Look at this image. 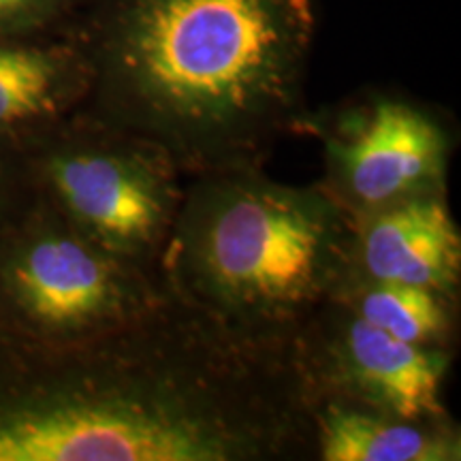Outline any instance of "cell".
<instances>
[{
    "label": "cell",
    "instance_id": "5",
    "mask_svg": "<svg viewBox=\"0 0 461 461\" xmlns=\"http://www.w3.org/2000/svg\"><path fill=\"white\" fill-rule=\"evenodd\" d=\"M167 295L160 269L103 250L32 190L0 221V342H86Z\"/></svg>",
    "mask_w": 461,
    "mask_h": 461
},
{
    "label": "cell",
    "instance_id": "1",
    "mask_svg": "<svg viewBox=\"0 0 461 461\" xmlns=\"http://www.w3.org/2000/svg\"><path fill=\"white\" fill-rule=\"evenodd\" d=\"M314 397L293 342L167 295L67 346L0 342V461H305Z\"/></svg>",
    "mask_w": 461,
    "mask_h": 461
},
{
    "label": "cell",
    "instance_id": "3",
    "mask_svg": "<svg viewBox=\"0 0 461 461\" xmlns=\"http://www.w3.org/2000/svg\"><path fill=\"white\" fill-rule=\"evenodd\" d=\"M355 233L322 184L222 167L186 177L158 267L173 297L229 331L288 344L348 280Z\"/></svg>",
    "mask_w": 461,
    "mask_h": 461
},
{
    "label": "cell",
    "instance_id": "10",
    "mask_svg": "<svg viewBox=\"0 0 461 461\" xmlns=\"http://www.w3.org/2000/svg\"><path fill=\"white\" fill-rule=\"evenodd\" d=\"M314 453L319 461H459L461 436L451 417L414 420L319 402Z\"/></svg>",
    "mask_w": 461,
    "mask_h": 461
},
{
    "label": "cell",
    "instance_id": "6",
    "mask_svg": "<svg viewBox=\"0 0 461 461\" xmlns=\"http://www.w3.org/2000/svg\"><path fill=\"white\" fill-rule=\"evenodd\" d=\"M293 350L314 406L338 402L414 420L448 417L442 384L451 353L402 342L338 297L303 322Z\"/></svg>",
    "mask_w": 461,
    "mask_h": 461
},
{
    "label": "cell",
    "instance_id": "4",
    "mask_svg": "<svg viewBox=\"0 0 461 461\" xmlns=\"http://www.w3.org/2000/svg\"><path fill=\"white\" fill-rule=\"evenodd\" d=\"M28 188L112 255L160 269L186 176L165 149L90 113L14 140Z\"/></svg>",
    "mask_w": 461,
    "mask_h": 461
},
{
    "label": "cell",
    "instance_id": "7",
    "mask_svg": "<svg viewBox=\"0 0 461 461\" xmlns=\"http://www.w3.org/2000/svg\"><path fill=\"white\" fill-rule=\"evenodd\" d=\"M325 180L355 221L406 199L447 194L451 140L412 103L376 96L321 126Z\"/></svg>",
    "mask_w": 461,
    "mask_h": 461
},
{
    "label": "cell",
    "instance_id": "2",
    "mask_svg": "<svg viewBox=\"0 0 461 461\" xmlns=\"http://www.w3.org/2000/svg\"><path fill=\"white\" fill-rule=\"evenodd\" d=\"M312 0H84L67 32L88 67L82 112L165 149L184 176L261 165L310 129Z\"/></svg>",
    "mask_w": 461,
    "mask_h": 461
},
{
    "label": "cell",
    "instance_id": "13",
    "mask_svg": "<svg viewBox=\"0 0 461 461\" xmlns=\"http://www.w3.org/2000/svg\"><path fill=\"white\" fill-rule=\"evenodd\" d=\"M28 193L31 188L26 184L24 171H22L15 143L11 140H0V221L11 210H15Z\"/></svg>",
    "mask_w": 461,
    "mask_h": 461
},
{
    "label": "cell",
    "instance_id": "11",
    "mask_svg": "<svg viewBox=\"0 0 461 461\" xmlns=\"http://www.w3.org/2000/svg\"><path fill=\"white\" fill-rule=\"evenodd\" d=\"M333 297L402 342L451 353L457 299L429 288L366 280L355 274L348 276Z\"/></svg>",
    "mask_w": 461,
    "mask_h": 461
},
{
    "label": "cell",
    "instance_id": "8",
    "mask_svg": "<svg viewBox=\"0 0 461 461\" xmlns=\"http://www.w3.org/2000/svg\"><path fill=\"white\" fill-rule=\"evenodd\" d=\"M350 274L457 299L461 235L447 194L406 199L359 218Z\"/></svg>",
    "mask_w": 461,
    "mask_h": 461
},
{
    "label": "cell",
    "instance_id": "9",
    "mask_svg": "<svg viewBox=\"0 0 461 461\" xmlns=\"http://www.w3.org/2000/svg\"><path fill=\"white\" fill-rule=\"evenodd\" d=\"M88 67L68 32L0 37V140H17L77 112Z\"/></svg>",
    "mask_w": 461,
    "mask_h": 461
},
{
    "label": "cell",
    "instance_id": "12",
    "mask_svg": "<svg viewBox=\"0 0 461 461\" xmlns=\"http://www.w3.org/2000/svg\"><path fill=\"white\" fill-rule=\"evenodd\" d=\"M84 0H0V37L67 32Z\"/></svg>",
    "mask_w": 461,
    "mask_h": 461
}]
</instances>
